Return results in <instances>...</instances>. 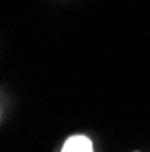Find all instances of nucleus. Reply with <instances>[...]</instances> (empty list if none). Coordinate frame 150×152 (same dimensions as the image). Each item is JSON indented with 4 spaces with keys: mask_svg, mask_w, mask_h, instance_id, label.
<instances>
[{
    "mask_svg": "<svg viewBox=\"0 0 150 152\" xmlns=\"http://www.w3.org/2000/svg\"><path fill=\"white\" fill-rule=\"evenodd\" d=\"M62 152H94V150H92V141L87 136H72L63 143Z\"/></svg>",
    "mask_w": 150,
    "mask_h": 152,
    "instance_id": "f257e3e1",
    "label": "nucleus"
}]
</instances>
